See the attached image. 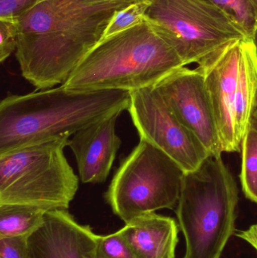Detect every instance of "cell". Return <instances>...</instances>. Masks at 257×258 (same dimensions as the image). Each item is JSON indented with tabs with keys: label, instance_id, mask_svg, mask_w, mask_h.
<instances>
[{
	"label": "cell",
	"instance_id": "obj_7",
	"mask_svg": "<svg viewBox=\"0 0 257 258\" xmlns=\"http://www.w3.org/2000/svg\"><path fill=\"white\" fill-rule=\"evenodd\" d=\"M149 1L146 18L159 27L186 67L249 39L232 15L209 0Z\"/></svg>",
	"mask_w": 257,
	"mask_h": 258
},
{
	"label": "cell",
	"instance_id": "obj_21",
	"mask_svg": "<svg viewBox=\"0 0 257 258\" xmlns=\"http://www.w3.org/2000/svg\"><path fill=\"white\" fill-rule=\"evenodd\" d=\"M27 238L0 239V258H28Z\"/></svg>",
	"mask_w": 257,
	"mask_h": 258
},
{
	"label": "cell",
	"instance_id": "obj_14",
	"mask_svg": "<svg viewBox=\"0 0 257 258\" xmlns=\"http://www.w3.org/2000/svg\"><path fill=\"white\" fill-rule=\"evenodd\" d=\"M257 96V54L253 39L241 43V63L235 98V117L237 133L242 144L250 127V116Z\"/></svg>",
	"mask_w": 257,
	"mask_h": 258
},
{
	"label": "cell",
	"instance_id": "obj_18",
	"mask_svg": "<svg viewBox=\"0 0 257 258\" xmlns=\"http://www.w3.org/2000/svg\"><path fill=\"white\" fill-rule=\"evenodd\" d=\"M149 6V0H137L121 9L110 21L103 39L140 24L144 20Z\"/></svg>",
	"mask_w": 257,
	"mask_h": 258
},
{
	"label": "cell",
	"instance_id": "obj_4",
	"mask_svg": "<svg viewBox=\"0 0 257 258\" xmlns=\"http://www.w3.org/2000/svg\"><path fill=\"white\" fill-rule=\"evenodd\" d=\"M238 192L222 156L185 173L177 205L186 240L184 258H220L235 230Z\"/></svg>",
	"mask_w": 257,
	"mask_h": 258
},
{
	"label": "cell",
	"instance_id": "obj_3",
	"mask_svg": "<svg viewBox=\"0 0 257 258\" xmlns=\"http://www.w3.org/2000/svg\"><path fill=\"white\" fill-rule=\"evenodd\" d=\"M186 67L159 27L145 17L140 24L102 39L63 86L69 90L132 92Z\"/></svg>",
	"mask_w": 257,
	"mask_h": 258
},
{
	"label": "cell",
	"instance_id": "obj_15",
	"mask_svg": "<svg viewBox=\"0 0 257 258\" xmlns=\"http://www.w3.org/2000/svg\"><path fill=\"white\" fill-rule=\"evenodd\" d=\"M46 212L32 206H0V239L28 237L42 225Z\"/></svg>",
	"mask_w": 257,
	"mask_h": 258
},
{
	"label": "cell",
	"instance_id": "obj_25",
	"mask_svg": "<svg viewBox=\"0 0 257 258\" xmlns=\"http://www.w3.org/2000/svg\"><path fill=\"white\" fill-rule=\"evenodd\" d=\"M253 43L255 45V48H256V54H257V30L256 33H255L254 36L253 38Z\"/></svg>",
	"mask_w": 257,
	"mask_h": 258
},
{
	"label": "cell",
	"instance_id": "obj_23",
	"mask_svg": "<svg viewBox=\"0 0 257 258\" xmlns=\"http://www.w3.org/2000/svg\"><path fill=\"white\" fill-rule=\"evenodd\" d=\"M235 236L248 242L257 251V224H253L246 230H239Z\"/></svg>",
	"mask_w": 257,
	"mask_h": 258
},
{
	"label": "cell",
	"instance_id": "obj_20",
	"mask_svg": "<svg viewBox=\"0 0 257 258\" xmlns=\"http://www.w3.org/2000/svg\"><path fill=\"white\" fill-rule=\"evenodd\" d=\"M18 30L15 20H0V61L3 63L17 49Z\"/></svg>",
	"mask_w": 257,
	"mask_h": 258
},
{
	"label": "cell",
	"instance_id": "obj_6",
	"mask_svg": "<svg viewBox=\"0 0 257 258\" xmlns=\"http://www.w3.org/2000/svg\"><path fill=\"white\" fill-rule=\"evenodd\" d=\"M184 170L170 156L140 140L122 161L105 194L113 213L125 223L177 207Z\"/></svg>",
	"mask_w": 257,
	"mask_h": 258
},
{
	"label": "cell",
	"instance_id": "obj_11",
	"mask_svg": "<svg viewBox=\"0 0 257 258\" xmlns=\"http://www.w3.org/2000/svg\"><path fill=\"white\" fill-rule=\"evenodd\" d=\"M98 236L67 211H48L42 225L27 238L28 258H88Z\"/></svg>",
	"mask_w": 257,
	"mask_h": 258
},
{
	"label": "cell",
	"instance_id": "obj_26",
	"mask_svg": "<svg viewBox=\"0 0 257 258\" xmlns=\"http://www.w3.org/2000/svg\"><path fill=\"white\" fill-rule=\"evenodd\" d=\"M87 1L89 2H111V1H118V0H87Z\"/></svg>",
	"mask_w": 257,
	"mask_h": 258
},
{
	"label": "cell",
	"instance_id": "obj_13",
	"mask_svg": "<svg viewBox=\"0 0 257 258\" xmlns=\"http://www.w3.org/2000/svg\"><path fill=\"white\" fill-rule=\"evenodd\" d=\"M118 233L138 258H175L179 229L174 218L145 214L125 223Z\"/></svg>",
	"mask_w": 257,
	"mask_h": 258
},
{
	"label": "cell",
	"instance_id": "obj_9",
	"mask_svg": "<svg viewBox=\"0 0 257 258\" xmlns=\"http://www.w3.org/2000/svg\"><path fill=\"white\" fill-rule=\"evenodd\" d=\"M169 108L211 156H222L221 143L202 73L183 67L155 85Z\"/></svg>",
	"mask_w": 257,
	"mask_h": 258
},
{
	"label": "cell",
	"instance_id": "obj_22",
	"mask_svg": "<svg viewBox=\"0 0 257 258\" xmlns=\"http://www.w3.org/2000/svg\"><path fill=\"white\" fill-rule=\"evenodd\" d=\"M34 2L35 0H0V20H15Z\"/></svg>",
	"mask_w": 257,
	"mask_h": 258
},
{
	"label": "cell",
	"instance_id": "obj_1",
	"mask_svg": "<svg viewBox=\"0 0 257 258\" xmlns=\"http://www.w3.org/2000/svg\"><path fill=\"white\" fill-rule=\"evenodd\" d=\"M137 0H35L15 18L16 57L36 90L63 85L104 37L121 9Z\"/></svg>",
	"mask_w": 257,
	"mask_h": 258
},
{
	"label": "cell",
	"instance_id": "obj_5",
	"mask_svg": "<svg viewBox=\"0 0 257 258\" xmlns=\"http://www.w3.org/2000/svg\"><path fill=\"white\" fill-rule=\"evenodd\" d=\"M69 138L0 154V206L67 210L78 189V177L64 155Z\"/></svg>",
	"mask_w": 257,
	"mask_h": 258
},
{
	"label": "cell",
	"instance_id": "obj_2",
	"mask_svg": "<svg viewBox=\"0 0 257 258\" xmlns=\"http://www.w3.org/2000/svg\"><path fill=\"white\" fill-rule=\"evenodd\" d=\"M130 92L69 90L63 85L0 103V154L75 135L128 110Z\"/></svg>",
	"mask_w": 257,
	"mask_h": 258
},
{
	"label": "cell",
	"instance_id": "obj_24",
	"mask_svg": "<svg viewBox=\"0 0 257 258\" xmlns=\"http://www.w3.org/2000/svg\"><path fill=\"white\" fill-rule=\"evenodd\" d=\"M250 127L255 129L257 132V96L254 107H253V111H252L251 116H250Z\"/></svg>",
	"mask_w": 257,
	"mask_h": 258
},
{
	"label": "cell",
	"instance_id": "obj_10",
	"mask_svg": "<svg viewBox=\"0 0 257 258\" xmlns=\"http://www.w3.org/2000/svg\"><path fill=\"white\" fill-rule=\"evenodd\" d=\"M244 39L229 44L196 68L203 75L223 153L241 151V141L235 124V106Z\"/></svg>",
	"mask_w": 257,
	"mask_h": 258
},
{
	"label": "cell",
	"instance_id": "obj_17",
	"mask_svg": "<svg viewBox=\"0 0 257 258\" xmlns=\"http://www.w3.org/2000/svg\"><path fill=\"white\" fill-rule=\"evenodd\" d=\"M233 17L247 38L253 39L257 30V0H209Z\"/></svg>",
	"mask_w": 257,
	"mask_h": 258
},
{
	"label": "cell",
	"instance_id": "obj_16",
	"mask_svg": "<svg viewBox=\"0 0 257 258\" xmlns=\"http://www.w3.org/2000/svg\"><path fill=\"white\" fill-rule=\"evenodd\" d=\"M241 181L246 197L257 203V132L249 127L241 144Z\"/></svg>",
	"mask_w": 257,
	"mask_h": 258
},
{
	"label": "cell",
	"instance_id": "obj_19",
	"mask_svg": "<svg viewBox=\"0 0 257 258\" xmlns=\"http://www.w3.org/2000/svg\"><path fill=\"white\" fill-rule=\"evenodd\" d=\"M88 258H138L117 232L98 235L96 244Z\"/></svg>",
	"mask_w": 257,
	"mask_h": 258
},
{
	"label": "cell",
	"instance_id": "obj_12",
	"mask_svg": "<svg viewBox=\"0 0 257 258\" xmlns=\"http://www.w3.org/2000/svg\"><path fill=\"white\" fill-rule=\"evenodd\" d=\"M121 113L78 131L69 141L78 174L84 183L106 181L122 145L116 125Z\"/></svg>",
	"mask_w": 257,
	"mask_h": 258
},
{
	"label": "cell",
	"instance_id": "obj_8",
	"mask_svg": "<svg viewBox=\"0 0 257 258\" xmlns=\"http://www.w3.org/2000/svg\"><path fill=\"white\" fill-rule=\"evenodd\" d=\"M128 111L140 140L177 162L184 172L197 169L210 154L169 108L155 86L130 92Z\"/></svg>",
	"mask_w": 257,
	"mask_h": 258
}]
</instances>
